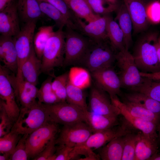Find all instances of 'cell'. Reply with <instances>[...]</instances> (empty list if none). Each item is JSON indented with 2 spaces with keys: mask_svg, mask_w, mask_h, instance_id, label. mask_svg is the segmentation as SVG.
Masks as SVG:
<instances>
[{
  "mask_svg": "<svg viewBox=\"0 0 160 160\" xmlns=\"http://www.w3.org/2000/svg\"><path fill=\"white\" fill-rule=\"evenodd\" d=\"M93 12L96 15H104L117 10L118 6L104 0H85Z\"/></svg>",
  "mask_w": 160,
  "mask_h": 160,
  "instance_id": "74e56055",
  "label": "cell"
},
{
  "mask_svg": "<svg viewBox=\"0 0 160 160\" xmlns=\"http://www.w3.org/2000/svg\"><path fill=\"white\" fill-rule=\"evenodd\" d=\"M107 32L110 43L115 51L119 52L126 49L123 32L119 24L109 14L107 15Z\"/></svg>",
  "mask_w": 160,
  "mask_h": 160,
  "instance_id": "83f0119b",
  "label": "cell"
},
{
  "mask_svg": "<svg viewBox=\"0 0 160 160\" xmlns=\"http://www.w3.org/2000/svg\"><path fill=\"white\" fill-rule=\"evenodd\" d=\"M92 133L89 126L84 121L64 125L55 140L56 144L73 147L79 146L84 143Z\"/></svg>",
  "mask_w": 160,
  "mask_h": 160,
  "instance_id": "30bf717a",
  "label": "cell"
},
{
  "mask_svg": "<svg viewBox=\"0 0 160 160\" xmlns=\"http://www.w3.org/2000/svg\"><path fill=\"white\" fill-rule=\"evenodd\" d=\"M13 0H0V11L2 10Z\"/></svg>",
  "mask_w": 160,
  "mask_h": 160,
  "instance_id": "c3c4849f",
  "label": "cell"
},
{
  "mask_svg": "<svg viewBox=\"0 0 160 160\" xmlns=\"http://www.w3.org/2000/svg\"><path fill=\"white\" fill-rule=\"evenodd\" d=\"M20 135L11 131L0 137V153H9L11 154L21 137Z\"/></svg>",
  "mask_w": 160,
  "mask_h": 160,
  "instance_id": "f35d334b",
  "label": "cell"
},
{
  "mask_svg": "<svg viewBox=\"0 0 160 160\" xmlns=\"http://www.w3.org/2000/svg\"><path fill=\"white\" fill-rule=\"evenodd\" d=\"M0 137L10 132L14 124L4 108L0 105Z\"/></svg>",
  "mask_w": 160,
  "mask_h": 160,
  "instance_id": "7bdbcfd3",
  "label": "cell"
},
{
  "mask_svg": "<svg viewBox=\"0 0 160 160\" xmlns=\"http://www.w3.org/2000/svg\"><path fill=\"white\" fill-rule=\"evenodd\" d=\"M41 10L44 15L53 20L59 28L69 26L76 29L75 24L67 19L61 12L55 7L46 1L37 0Z\"/></svg>",
  "mask_w": 160,
  "mask_h": 160,
  "instance_id": "484cf974",
  "label": "cell"
},
{
  "mask_svg": "<svg viewBox=\"0 0 160 160\" xmlns=\"http://www.w3.org/2000/svg\"><path fill=\"white\" fill-rule=\"evenodd\" d=\"M106 1H107L108 2H109L111 3L116 4V3L117 0H104Z\"/></svg>",
  "mask_w": 160,
  "mask_h": 160,
  "instance_id": "db71d44e",
  "label": "cell"
},
{
  "mask_svg": "<svg viewBox=\"0 0 160 160\" xmlns=\"http://www.w3.org/2000/svg\"><path fill=\"white\" fill-rule=\"evenodd\" d=\"M55 140V137L52 138L43 150L32 160H49L56 151Z\"/></svg>",
  "mask_w": 160,
  "mask_h": 160,
  "instance_id": "bcb514c9",
  "label": "cell"
},
{
  "mask_svg": "<svg viewBox=\"0 0 160 160\" xmlns=\"http://www.w3.org/2000/svg\"><path fill=\"white\" fill-rule=\"evenodd\" d=\"M54 25L41 26L34 34L33 39L34 48L37 57L41 60L46 44L54 31Z\"/></svg>",
  "mask_w": 160,
  "mask_h": 160,
  "instance_id": "d6a6232c",
  "label": "cell"
},
{
  "mask_svg": "<svg viewBox=\"0 0 160 160\" xmlns=\"http://www.w3.org/2000/svg\"><path fill=\"white\" fill-rule=\"evenodd\" d=\"M49 121L44 104L36 101L31 105L20 109L11 131L21 135L29 134Z\"/></svg>",
  "mask_w": 160,
  "mask_h": 160,
  "instance_id": "6da1fadb",
  "label": "cell"
},
{
  "mask_svg": "<svg viewBox=\"0 0 160 160\" xmlns=\"http://www.w3.org/2000/svg\"><path fill=\"white\" fill-rule=\"evenodd\" d=\"M116 61L119 72L121 87L131 90L141 83L143 77L132 54L126 49L116 53Z\"/></svg>",
  "mask_w": 160,
  "mask_h": 160,
  "instance_id": "8992f818",
  "label": "cell"
},
{
  "mask_svg": "<svg viewBox=\"0 0 160 160\" xmlns=\"http://www.w3.org/2000/svg\"><path fill=\"white\" fill-rule=\"evenodd\" d=\"M52 5L59 10L68 20L74 23L75 16L72 14L63 0H41Z\"/></svg>",
  "mask_w": 160,
  "mask_h": 160,
  "instance_id": "ee69618b",
  "label": "cell"
},
{
  "mask_svg": "<svg viewBox=\"0 0 160 160\" xmlns=\"http://www.w3.org/2000/svg\"><path fill=\"white\" fill-rule=\"evenodd\" d=\"M44 105L50 121L63 125L80 121L85 122L86 111L66 101Z\"/></svg>",
  "mask_w": 160,
  "mask_h": 160,
  "instance_id": "52a82bcc",
  "label": "cell"
},
{
  "mask_svg": "<svg viewBox=\"0 0 160 160\" xmlns=\"http://www.w3.org/2000/svg\"><path fill=\"white\" fill-rule=\"evenodd\" d=\"M78 155L75 147L58 145L50 160H68L75 159Z\"/></svg>",
  "mask_w": 160,
  "mask_h": 160,
  "instance_id": "60d3db41",
  "label": "cell"
},
{
  "mask_svg": "<svg viewBox=\"0 0 160 160\" xmlns=\"http://www.w3.org/2000/svg\"><path fill=\"white\" fill-rule=\"evenodd\" d=\"M8 69L0 65V105L3 107L14 123L19 116L20 109L16 101L12 86L7 76Z\"/></svg>",
  "mask_w": 160,
  "mask_h": 160,
  "instance_id": "8fae6325",
  "label": "cell"
},
{
  "mask_svg": "<svg viewBox=\"0 0 160 160\" xmlns=\"http://www.w3.org/2000/svg\"><path fill=\"white\" fill-rule=\"evenodd\" d=\"M0 60L3 63V66L17 74V56L13 37L1 35Z\"/></svg>",
  "mask_w": 160,
  "mask_h": 160,
  "instance_id": "ffe728a7",
  "label": "cell"
},
{
  "mask_svg": "<svg viewBox=\"0 0 160 160\" xmlns=\"http://www.w3.org/2000/svg\"><path fill=\"white\" fill-rule=\"evenodd\" d=\"M65 36L63 28L52 33L44 49L41 62V73L49 74L55 67L63 66L64 59Z\"/></svg>",
  "mask_w": 160,
  "mask_h": 160,
  "instance_id": "277c9868",
  "label": "cell"
},
{
  "mask_svg": "<svg viewBox=\"0 0 160 160\" xmlns=\"http://www.w3.org/2000/svg\"><path fill=\"white\" fill-rule=\"evenodd\" d=\"M157 140L145 136L141 132L137 134L134 160H149L157 153Z\"/></svg>",
  "mask_w": 160,
  "mask_h": 160,
  "instance_id": "603a6c76",
  "label": "cell"
},
{
  "mask_svg": "<svg viewBox=\"0 0 160 160\" xmlns=\"http://www.w3.org/2000/svg\"><path fill=\"white\" fill-rule=\"evenodd\" d=\"M19 16L17 1H12L0 11V33L1 35L14 37L20 31Z\"/></svg>",
  "mask_w": 160,
  "mask_h": 160,
  "instance_id": "e0dca14e",
  "label": "cell"
},
{
  "mask_svg": "<svg viewBox=\"0 0 160 160\" xmlns=\"http://www.w3.org/2000/svg\"><path fill=\"white\" fill-rule=\"evenodd\" d=\"M58 130V124L49 121L28 135L26 149L30 159H33L43 150Z\"/></svg>",
  "mask_w": 160,
  "mask_h": 160,
  "instance_id": "ba28073f",
  "label": "cell"
},
{
  "mask_svg": "<svg viewBox=\"0 0 160 160\" xmlns=\"http://www.w3.org/2000/svg\"><path fill=\"white\" fill-rule=\"evenodd\" d=\"M125 120L120 125L93 133L84 143L79 146L85 149H97L104 146L113 139L131 132L129 128L130 125Z\"/></svg>",
  "mask_w": 160,
  "mask_h": 160,
  "instance_id": "7c38bea8",
  "label": "cell"
},
{
  "mask_svg": "<svg viewBox=\"0 0 160 160\" xmlns=\"http://www.w3.org/2000/svg\"><path fill=\"white\" fill-rule=\"evenodd\" d=\"M126 100L160 115V102L143 93L135 92L125 94Z\"/></svg>",
  "mask_w": 160,
  "mask_h": 160,
  "instance_id": "f546056e",
  "label": "cell"
},
{
  "mask_svg": "<svg viewBox=\"0 0 160 160\" xmlns=\"http://www.w3.org/2000/svg\"><path fill=\"white\" fill-rule=\"evenodd\" d=\"M69 81L68 72L55 77L52 82V87L60 102L66 101V89Z\"/></svg>",
  "mask_w": 160,
  "mask_h": 160,
  "instance_id": "8d00e7d4",
  "label": "cell"
},
{
  "mask_svg": "<svg viewBox=\"0 0 160 160\" xmlns=\"http://www.w3.org/2000/svg\"><path fill=\"white\" fill-rule=\"evenodd\" d=\"M53 76H49L42 83L38 89L37 98L41 103L51 105L60 102L57 98L52 87Z\"/></svg>",
  "mask_w": 160,
  "mask_h": 160,
  "instance_id": "e575fe53",
  "label": "cell"
},
{
  "mask_svg": "<svg viewBox=\"0 0 160 160\" xmlns=\"http://www.w3.org/2000/svg\"><path fill=\"white\" fill-rule=\"evenodd\" d=\"M107 41L99 42L93 41L81 65L91 72L112 67L116 61L115 50Z\"/></svg>",
  "mask_w": 160,
  "mask_h": 160,
  "instance_id": "5b68a950",
  "label": "cell"
},
{
  "mask_svg": "<svg viewBox=\"0 0 160 160\" xmlns=\"http://www.w3.org/2000/svg\"><path fill=\"white\" fill-rule=\"evenodd\" d=\"M149 160H160V154L156 153L149 159Z\"/></svg>",
  "mask_w": 160,
  "mask_h": 160,
  "instance_id": "816d5d0a",
  "label": "cell"
},
{
  "mask_svg": "<svg viewBox=\"0 0 160 160\" xmlns=\"http://www.w3.org/2000/svg\"><path fill=\"white\" fill-rule=\"evenodd\" d=\"M124 137V146L122 160H134L137 134L131 132Z\"/></svg>",
  "mask_w": 160,
  "mask_h": 160,
  "instance_id": "ab89813d",
  "label": "cell"
},
{
  "mask_svg": "<svg viewBox=\"0 0 160 160\" xmlns=\"http://www.w3.org/2000/svg\"><path fill=\"white\" fill-rule=\"evenodd\" d=\"M146 12L150 22L157 23L160 22V2L155 1L147 6Z\"/></svg>",
  "mask_w": 160,
  "mask_h": 160,
  "instance_id": "f6af8a7d",
  "label": "cell"
},
{
  "mask_svg": "<svg viewBox=\"0 0 160 160\" xmlns=\"http://www.w3.org/2000/svg\"><path fill=\"white\" fill-rule=\"evenodd\" d=\"M126 110L132 116L152 122L157 125L160 119V115L138 105L126 100L122 102Z\"/></svg>",
  "mask_w": 160,
  "mask_h": 160,
  "instance_id": "1f68e13d",
  "label": "cell"
},
{
  "mask_svg": "<svg viewBox=\"0 0 160 160\" xmlns=\"http://www.w3.org/2000/svg\"><path fill=\"white\" fill-rule=\"evenodd\" d=\"M106 92L96 86L90 91L88 110L101 115L118 116L120 115L119 109L112 103Z\"/></svg>",
  "mask_w": 160,
  "mask_h": 160,
  "instance_id": "5bb4252c",
  "label": "cell"
},
{
  "mask_svg": "<svg viewBox=\"0 0 160 160\" xmlns=\"http://www.w3.org/2000/svg\"><path fill=\"white\" fill-rule=\"evenodd\" d=\"M142 77L140 84L130 91L143 93L160 102V81Z\"/></svg>",
  "mask_w": 160,
  "mask_h": 160,
  "instance_id": "836d02e7",
  "label": "cell"
},
{
  "mask_svg": "<svg viewBox=\"0 0 160 160\" xmlns=\"http://www.w3.org/2000/svg\"><path fill=\"white\" fill-rule=\"evenodd\" d=\"M158 39L159 40V41H160V37H159L158 38Z\"/></svg>",
  "mask_w": 160,
  "mask_h": 160,
  "instance_id": "11a10c76",
  "label": "cell"
},
{
  "mask_svg": "<svg viewBox=\"0 0 160 160\" xmlns=\"http://www.w3.org/2000/svg\"><path fill=\"white\" fill-rule=\"evenodd\" d=\"M89 71L86 68L74 66L68 72L69 81L73 85L84 89L91 84V77Z\"/></svg>",
  "mask_w": 160,
  "mask_h": 160,
  "instance_id": "4dcf8cb0",
  "label": "cell"
},
{
  "mask_svg": "<svg viewBox=\"0 0 160 160\" xmlns=\"http://www.w3.org/2000/svg\"><path fill=\"white\" fill-rule=\"evenodd\" d=\"M117 117L98 114L88 110L85 112V122L94 133L118 125Z\"/></svg>",
  "mask_w": 160,
  "mask_h": 160,
  "instance_id": "7402d4cb",
  "label": "cell"
},
{
  "mask_svg": "<svg viewBox=\"0 0 160 160\" xmlns=\"http://www.w3.org/2000/svg\"><path fill=\"white\" fill-rule=\"evenodd\" d=\"M91 73L98 88L108 93L110 96L120 94L121 87L120 79L112 66L98 69Z\"/></svg>",
  "mask_w": 160,
  "mask_h": 160,
  "instance_id": "4fadbf2b",
  "label": "cell"
},
{
  "mask_svg": "<svg viewBox=\"0 0 160 160\" xmlns=\"http://www.w3.org/2000/svg\"><path fill=\"white\" fill-rule=\"evenodd\" d=\"M140 74L142 77L160 81V71L153 73H144L140 71Z\"/></svg>",
  "mask_w": 160,
  "mask_h": 160,
  "instance_id": "7dc6e473",
  "label": "cell"
},
{
  "mask_svg": "<svg viewBox=\"0 0 160 160\" xmlns=\"http://www.w3.org/2000/svg\"><path fill=\"white\" fill-rule=\"evenodd\" d=\"M64 59L63 67L81 65L93 41L66 26Z\"/></svg>",
  "mask_w": 160,
  "mask_h": 160,
  "instance_id": "7a4b0ae2",
  "label": "cell"
},
{
  "mask_svg": "<svg viewBox=\"0 0 160 160\" xmlns=\"http://www.w3.org/2000/svg\"><path fill=\"white\" fill-rule=\"evenodd\" d=\"M132 19L134 32L144 31L150 22L147 14L146 6L143 0H123Z\"/></svg>",
  "mask_w": 160,
  "mask_h": 160,
  "instance_id": "ac0fdd59",
  "label": "cell"
},
{
  "mask_svg": "<svg viewBox=\"0 0 160 160\" xmlns=\"http://www.w3.org/2000/svg\"><path fill=\"white\" fill-rule=\"evenodd\" d=\"M83 90L73 85L68 81L67 86L66 102L86 111H88V107Z\"/></svg>",
  "mask_w": 160,
  "mask_h": 160,
  "instance_id": "d590c367",
  "label": "cell"
},
{
  "mask_svg": "<svg viewBox=\"0 0 160 160\" xmlns=\"http://www.w3.org/2000/svg\"><path fill=\"white\" fill-rule=\"evenodd\" d=\"M41 60L37 57L33 46L29 56L22 65V74L25 80L36 86L39 76L41 73Z\"/></svg>",
  "mask_w": 160,
  "mask_h": 160,
  "instance_id": "44dd1931",
  "label": "cell"
},
{
  "mask_svg": "<svg viewBox=\"0 0 160 160\" xmlns=\"http://www.w3.org/2000/svg\"><path fill=\"white\" fill-rule=\"evenodd\" d=\"M37 21L25 23L19 32L13 37L17 56V71L16 76H22V65L29 56L33 46V39Z\"/></svg>",
  "mask_w": 160,
  "mask_h": 160,
  "instance_id": "9c48e42d",
  "label": "cell"
},
{
  "mask_svg": "<svg viewBox=\"0 0 160 160\" xmlns=\"http://www.w3.org/2000/svg\"><path fill=\"white\" fill-rule=\"evenodd\" d=\"M69 8L77 17L87 23L97 19L100 15L95 14L85 0H63Z\"/></svg>",
  "mask_w": 160,
  "mask_h": 160,
  "instance_id": "f1b7e54d",
  "label": "cell"
},
{
  "mask_svg": "<svg viewBox=\"0 0 160 160\" xmlns=\"http://www.w3.org/2000/svg\"><path fill=\"white\" fill-rule=\"evenodd\" d=\"M153 34H147L137 43L132 54L140 72L153 73L160 71V63L155 43L158 38Z\"/></svg>",
  "mask_w": 160,
  "mask_h": 160,
  "instance_id": "3957f363",
  "label": "cell"
},
{
  "mask_svg": "<svg viewBox=\"0 0 160 160\" xmlns=\"http://www.w3.org/2000/svg\"><path fill=\"white\" fill-rule=\"evenodd\" d=\"M28 134H24L21 137L14 151L11 154V160H26L30 159L26 149V140Z\"/></svg>",
  "mask_w": 160,
  "mask_h": 160,
  "instance_id": "b9f144b4",
  "label": "cell"
},
{
  "mask_svg": "<svg viewBox=\"0 0 160 160\" xmlns=\"http://www.w3.org/2000/svg\"><path fill=\"white\" fill-rule=\"evenodd\" d=\"M155 45L157 49L158 59L160 63V41L158 38L155 43Z\"/></svg>",
  "mask_w": 160,
  "mask_h": 160,
  "instance_id": "681fc988",
  "label": "cell"
},
{
  "mask_svg": "<svg viewBox=\"0 0 160 160\" xmlns=\"http://www.w3.org/2000/svg\"><path fill=\"white\" fill-rule=\"evenodd\" d=\"M117 10L116 19L124 34L125 48L129 50L132 42V21L124 4L119 7Z\"/></svg>",
  "mask_w": 160,
  "mask_h": 160,
  "instance_id": "4316f807",
  "label": "cell"
},
{
  "mask_svg": "<svg viewBox=\"0 0 160 160\" xmlns=\"http://www.w3.org/2000/svg\"><path fill=\"white\" fill-rule=\"evenodd\" d=\"M17 3L19 17L25 23L37 21L44 15L37 0H17Z\"/></svg>",
  "mask_w": 160,
  "mask_h": 160,
  "instance_id": "cb8c5ba5",
  "label": "cell"
},
{
  "mask_svg": "<svg viewBox=\"0 0 160 160\" xmlns=\"http://www.w3.org/2000/svg\"><path fill=\"white\" fill-rule=\"evenodd\" d=\"M107 15H100L87 24L76 16L75 23L76 29L95 42L107 41L108 39L107 32Z\"/></svg>",
  "mask_w": 160,
  "mask_h": 160,
  "instance_id": "9a60e30c",
  "label": "cell"
},
{
  "mask_svg": "<svg viewBox=\"0 0 160 160\" xmlns=\"http://www.w3.org/2000/svg\"><path fill=\"white\" fill-rule=\"evenodd\" d=\"M124 135L113 139L101 148L99 155L102 160H122Z\"/></svg>",
  "mask_w": 160,
  "mask_h": 160,
  "instance_id": "d4e9b609",
  "label": "cell"
},
{
  "mask_svg": "<svg viewBox=\"0 0 160 160\" xmlns=\"http://www.w3.org/2000/svg\"><path fill=\"white\" fill-rule=\"evenodd\" d=\"M1 154L0 155V160H9L11 154L9 153H4Z\"/></svg>",
  "mask_w": 160,
  "mask_h": 160,
  "instance_id": "f907efd6",
  "label": "cell"
},
{
  "mask_svg": "<svg viewBox=\"0 0 160 160\" xmlns=\"http://www.w3.org/2000/svg\"><path fill=\"white\" fill-rule=\"evenodd\" d=\"M157 132L158 134V140L160 141V119L157 126Z\"/></svg>",
  "mask_w": 160,
  "mask_h": 160,
  "instance_id": "f5cc1de1",
  "label": "cell"
},
{
  "mask_svg": "<svg viewBox=\"0 0 160 160\" xmlns=\"http://www.w3.org/2000/svg\"><path fill=\"white\" fill-rule=\"evenodd\" d=\"M112 103L119 110L120 114L133 127L142 132L145 136L155 140H158L157 125L156 124L142 119L131 116L123 106L122 102L117 95L110 96Z\"/></svg>",
  "mask_w": 160,
  "mask_h": 160,
  "instance_id": "2e32d148",
  "label": "cell"
},
{
  "mask_svg": "<svg viewBox=\"0 0 160 160\" xmlns=\"http://www.w3.org/2000/svg\"><path fill=\"white\" fill-rule=\"evenodd\" d=\"M8 70L7 78L14 91L16 98L20 102L22 108L29 106L36 101L37 97L29 87L28 82L23 77L17 76L13 73Z\"/></svg>",
  "mask_w": 160,
  "mask_h": 160,
  "instance_id": "d6986e66",
  "label": "cell"
}]
</instances>
